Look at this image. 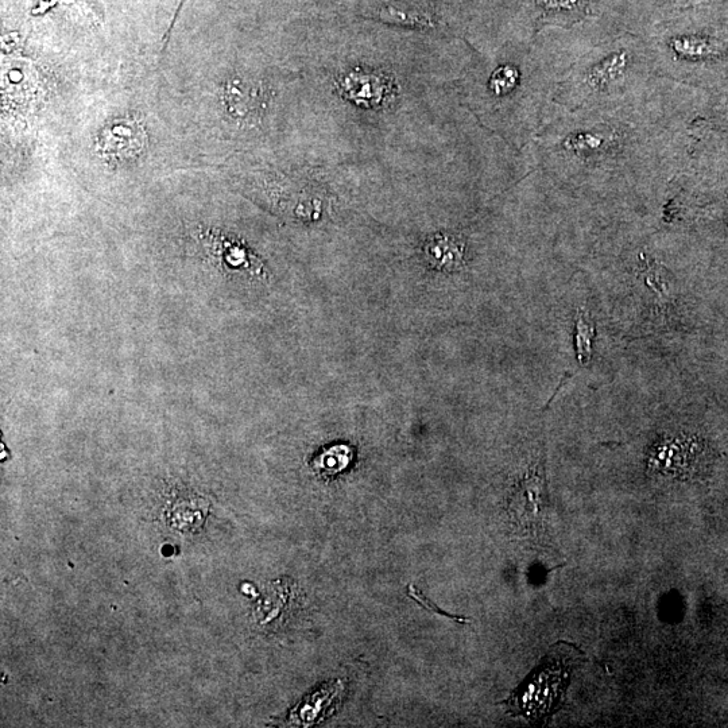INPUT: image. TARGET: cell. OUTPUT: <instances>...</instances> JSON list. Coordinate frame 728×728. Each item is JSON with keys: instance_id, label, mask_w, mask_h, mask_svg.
I'll return each mask as SVG.
<instances>
[{"instance_id": "cell-1", "label": "cell", "mask_w": 728, "mask_h": 728, "mask_svg": "<svg viewBox=\"0 0 728 728\" xmlns=\"http://www.w3.org/2000/svg\"><path fill=\"white\" fill-rule=\"evenodd\" d=\"M553 114L537 135L542 166L557 181L637 178L673 168L669 81L641 102Z\"/></svg>"}, {"instance_id": "cell-2", "label": "cell", "mask_w": 728, "mask_h": 728, "mask_svg": "<svg viewBox=\"0 0 728 728\" xmlns=\"http://www.w3.org/2000/svg\"><path fill=\"white\" fill-rule=\"evenodd\" d=\"M661 81L644 38L623 34L579 57L561 77L552 104L569 111L626 106L649 98Z\"/></svg>"}, {"instance_id": "cell-3", "label": "cell", "mask_w": 728, "mask_h": 728, "mask_svg": "<svg viewBox=\"0 0 728 728\" xmlns=\"http://www.w3.org/2000/svg\"><path fill=\"white\" fill-rule=\"evenodd\" d=\"M582 656L584 653L575 645L557 642L536 671L515 689L507 702L511 710L529 719H544L552 714L563 699L573 665L579 664Z\"/></svg>"}, {"instance_id": "cell-4", "label": "cell", "mask_w": 728, "mask_h": 728, "mask_svg": "<svg viewBox=\"0 0 728 728\" xmlns=\"http://www.w3.org/2000/svg\"><path fill=\"white\" fill-rule=\"evenodd\" d=\"M546 487L544 475L536 470L526 475L509 499V514L515 525L525 530H538L544 520Z\"/></svg>"}, {"instance_id": "cell-5", "label": "cell", "mask_w": 728, "mask_h": 728, "mask_svg": "<svg viewBox=\"0 0 728 728\" xmlns=\"http://www.w3.org/2000/svg\"><path fill=\"white\" fill-rule=\"evenodd\" d=\"M542 25L572 27L594 14L595 0H534Z\"/></svg>"}, {"instance_id": "cell-6", "label": "cell", "mask_w": 728, "mask_h": 728, "mask_svg": "<svg viewBox=\"0 0 728 728\" xmlns=\"http://www.w3.org/2000/svg\"><path fill=\"white\" fill-rule=\"evenodd\" d=\"M137 123H115L104 133L102 146L104 150L110 151L115 157L134 156L142 150L145 137L138 129Z\"/></svg>"}, {"instance_id": "cell-7", "label": "cell", "mask_w": 728, "mask_h": 728, "mask_svg": "<svg viewBox=\"0 0 728 728\" xmlns=\"http://www.w3.org/2000/svg\"><path fill=\"white\" fill-rule=\"evenodd\" d=\"M343 89L351 99L363 103H382L389 95V89L382 77L351 73L343 80Z\"/></svg>"}, {"instance_id": "cell-8", "label": "cell", "mask_w": 728, "mask_h": 728, "mask_svg": "<svg viewBox=\"0 0 728 728\" xmlns=\"http://www.w3.org/2000/svg\"><path fill=\"white\" fill-rule=\"evenodd\" d=\"M342 683L340 681H333L324 685L319 691L312 693L311 696L305 700V703L301 704L297 711H294L293 716H296L298 724H312L317 719L323 718L324 712L328 711V708L332 706V703L342 693Z\"/></svg>"}, {"instance_id": "cell-9", "label": "cell", "mask_w": 728, "mask_h": 728, "mask_svg": "<svg viewBox=\"0 0 728 728\" xmlns=\"http://www.w3.org/2000/svg\"><path fill=\"white\" fill-rule=\"evenodd\" d=\"M208 505L199 498H185L176 502L169 511L170 525L180 532H193L203 526Z\"/></svg>"}, {"instance_id": "cell-10", "label": "cell", "mask_w": 728, "mask_h": 728, "mask_svg": "<svg viewBox=\"0 0 728 728\" xmlns=\"http://www.w3.org/2000/svg\"><path fill=\"white\" fill-rule=\"evenodd\" d=\"M427 255L436 265L453 269L463 263L464 246L462 240L455 236H436L427 245Z\"/></svg>"}, {"instance_id": "cell-11", "label": "cell", "mask_w": 728, "mask_h": 728, "mask_svg": "<svg viewBox=\"0 0 728 728\" xmlns=\"http://www.w3.org/2000/svg\"><path fill=\"white\" fill-rule=\"evenodd\" d=\"M352 451L347 445H335L325 449L313 462V467L324 475H336L346 470L352 460Z\"/></svg>"}, {"instance_id": "cell-12", "label": "cell", "mask_w": 728, "mask_h": 728, "mask_svg": "<svg viewBox=\"0 0 728 728\" xmlns=\"http://www.w3.org/2000/svg\"><path fill=\"white\" fill-rule=\"evenodd\" d=\"M521 83L520 69L511 64L501 65L491 73L489 79V89L491 94L497 98H505V96L513 94L515 89Z\"/></svg>"}, {"instance_id": "cell-13", "label": "cell", "mask_w": 728, "mask_h": 728, "mask_svg": "<svg viewBox=\"0 0 728 728\" xmlns=\"http://www.w3.org/2000/svg\"><path fill=\"white\" fill-rule=\"evenodd\" d=\"M592 340H594V323L586 313L579 312L576 317V352L579 362L587 364L592 354Z\"/></svg>"}, {"instance_id": "cell-14", "label": "cell", "mask_w": 728, "mask_h": 728, "mask_svg": "<svg viewBox=\"0 0 728 728\" xmlns=\"http://www.w3.org/2000/svg\"><path fill=\"white\" fill-rule=\"evenodd\" d=\"M253 96V91L247 89L246 85L231 84L227 89V106L235 115H246L245 112L253 108Z\"/></svg>"}, {"instance_id": "cell-15", "label": "cell", "mask_w": 728, "mask_h": 728, "mask_svg": "<svg viewBox=\"0 0 728 728\" xmlns=\"http://www.w3.org/2000/svg\"><path fill=\"white\" fill-rule=\"evenodd\" d=\"M381 17L383 21H385V19L386 21H390L391 19L393 22L404 23V25L432 26L431 19H429L427 15L405 13V11L393 9V7L383 10Z\"/></svg>"}, {"instance_id": "cell-16", "label": "cell", "mask_w": 728, "mask_h": 728, "mask_svg": "<svg viewBox=\"0 0 728 728\" xmlns=\"http://www.w3.org/2000/svg\"><path fill=\"white\" fill-rule=\"evenodd\" d=\"M409 595L412 596L416 602L420 603L422 607H425V609L432 611V613L443 615V617H447L449 619H452V621L459 622V623H467L470 622L466 618L462 617H453V615H448L447 613H444V611H441L440 609H437L435 604L431 602V600L425 598L424 594L418 588L414 586L409 587Z\"/></svg>"}]
</instances>
